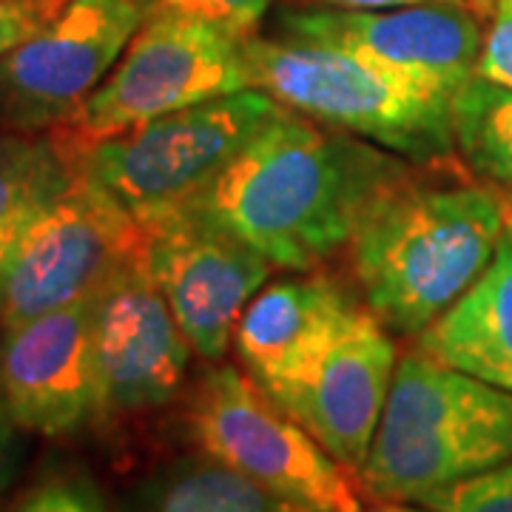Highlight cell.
Masks as SVG:
<instances>
[{
  "mask_svg": "<svg viewBox=\"0 0 512 512\" xmlns=\"http://www.w3.org/2000/svg\"><path fill=\"white\" fill-rule=\"evenodd\" d=\"M245 66L251 89L407 163H436L456 151L453 100L421 92L350 52L291 37L248 35Z\"/></svg>",
  "mask_w": 512,
  "mask_h": 512,
  "instance_id": "277c9868",
  "label": "cell"
},
{
  "mask_svg": "<svg viewBox=\"0 0 512 512\" xmlns=\"http://www.w3.org/2000/svg\"><path fill=\"white\" fill-rule=\"evenodd\" d=\"M185 421L202 453L299 510L365 512L350 470L237 367H217L202 376Z\"/></svg>",
  "mask_w": 512,
  "mask_h": 512,
  "instance_id": "52a82bcc",
  "label": "cell"
},
{
  "mask_svg": "<svg viewBox=\"0 0 512 512\" xmlns=\"http://www.w3.org/2000/svg\"><path fill=\"white\" fill-rule=\"evenodd\" d=\"M362 311L325 276L285 279L256 293L239 319V362L268 396L293 384Z\"/></svg>",
  "mask_w": 512,
  "mask_h": 512,
  "instance_id": "9a60e30c",
  "label": "cell"
},
{
  "mask_svg": "<svg viewBox=\"0 0 512 512\" xmlns=\"http://www.w3.org/2000/svg\"><path fill=\"white\" fill-rule=\"evenodd\" d=\"M120 512H305L208 453L168 461L126 495Z\"/></svg>",
  "mask_w": 512,
  "mask_h": 512,
  "instance_id": "e0dca14e",
  "label": "cell"
},
{
  "mask_svg": "<svg viewBox=\"0 0 512 512\" xmlns=\"http://www.w3.org/2000/svg\"><path fill=\"white\" fill-rule=\"evenodd\" d=\"M271 0H151L154 12H183L194 18L214 20L239 35H251L254 26L268 12Z\"/></svg>",
  "mask_w": 512,
  "mask_h": 512,
  "instance_id": "7402d4cb",
  "label": "cell"
},
{
  "mask_svg": "<svg viewBox=\"0 0 512 512\" xmlns=\"http://www.w3.org/2000/svg\"><path fill=\"white\" fill-rule=\"evenodd\" d=\"M3 6L9 9H18L23 15H29L32 20H37L40 26H46L49 20H55L72 0H0Z\"/></svg>",
  "mask_w": 512,
  "mask_h": 512,
  "instance_id": "4316f807",
  "label": "cell"
},
{
  "mask_svg": "<svg viewBox=\"0 0 512 512\" xmlns=\"http://www.w3.org/2000/svg\"><path fill=\"white\" fill-rule=\"evenodd\" d=\"M365 512H433L427 510V507H421L416 501H379V507H373V510Z\"/></svg>",
  "mask_w": 512,
  "mask_h": 512,
  "instance_id": "83f0119b",
  "label": "cell"
},
{
  "mask_svg": "<svg viewBox=\"0 0 512 512\" xmlns=\"http://www.w3.org/2000/svg\"><path fill=\"white\" fill-rule=\"evenodd\" d=\"M396 365L387 328L370 308H362L336 342L271 399L345 470L359 476L376 439Z\"/></svg>",
  "mask_w": 512,
  "mask_h": 512,
  "instance_id": "5bb4252c",
  "label": "cell"
},
{
  "mask_svg": "<svg viewBox=\"0 0 512 512\" xmlns=\"http://www.w3.org/2000/svg\"><path fill=\"white\" fill-rule=\"evenodd\" d=\"M74 171V154L52 131L0 137V293L23 237Z\"/></svg>",
  "mask_w": 512,
  "mask_h": 512,
  "instance_id": "ac0fdd59",
  "label": "cell"
},
{
  "mask_svg": "<svg viewBox=\"0 0 512 512\" xmlns=\"http://www.w3.org/2000/svg\"><path fill=\"white\" fill-rule=\"evenodd\" d=\"M20 424L12 419L3 390H0V490L15 478L20 467V439H18Z\"/></svg>",
  "mask_w": 512,
  "mask_h": 512,
  "instance_id": "cb8c5ba5",
  "label": "cell"
},
{
  "mask_svg": "<svg viewBox=\"0 0 512 512\" xmlns=\"http://www.w3.org/2000/svg\"><path fill=\"white\" fill-rule=\"evenodd\" d=\"M325 9H399V6H419V3H458L473 9L476 15H490L493 0H311Z\"/></svg>",
  "mask_w": 512,
  "mask_h": 512,
  "instance_id": "d4e9b609",
  "label": "cell"
},
{
  "mask_svg": "<svg viewBox=\"0 0 512 512\" xmlns=\"http://www.w3.org/2000/svg\"><path fill=\"white\" fill-rule=\"evenodd\" d=\"M507 228L493 191L407 174L370 202L348 242L367 308L384 328L419 336L487 271Z\"/></svg>",
  "mask_w": 512,
  "mask_h": 512,
  "instance_id": "7a4b0ae2",
  "label": "cell"
},
{
  "mask_svg": "<svg viewBox=\"0 0 512 512\" xmlns=\"http://www.w3.org/2000/svg\"><path fill=\"white\" fill-rule=\"evenodd\" d=\"M151 12V0H72L29 40L0 55V128L46 134L69 123Z\"/></svg>",
  "mask_w": 512,
  "mask_h": 512,
  "instance_id": "9c48e42d",
  "label": "cell"
},
{
  "mask_svg": "<svg viewBox=\"0 0 512 512\" xmlns=\"http://www.w3.org/2000/svg\"><path fill=\"white\" fill-rule=\"evenodd\" d=\"M282 37L362 57L421 92L453 100L478 74L484 35L478 15L458 3L399 9H296L279 18Z\"/></svg>",
  "mask_w": 512,
  "mask_h": 512,
  "instance_id": "30bf717a",
  "label": "cell"
},
{
  "mask_svg": "<svg viewBox=\"0 0 512 512\" xmlns=\"http://www.w3.org/2000/svg\"><path fill=\"white\" fill-rule=\"evenodd\" d=\"M419 350L512 393V228L487 271L430 328L421 330Z\"/></svg>",
  "mask_w": 512,
  "mask_h": 512,
  "instance_id": "2e32d148",
  "label": "cell"
},
{
  "mask_svg": "<svg viewBox=\"0 0 512 512\" xmlns=\"http://www.w3.org/2000/svg\"><path fill=\"white\" fill-rule=\"evenodd\" d=\"M282 109L262 89L220 94L97 140L74 160L151 228L211 188Z\"/></svg>",
  "mask_w": 512,
  "mask_h": 512,
  "instance_id": "5b68a950",
  "label": "cell"
},
{
  "mask_svg": "<svg viewBox=\"0 0 512 512\" xmlns=\"http://www.w3.org/2000/svg\"><path fill=\"white\" fill-rule=\"evenodd\" d=\"M0 390L20 430L72 436L103 419L94 299L3 330Z\"/></svg>",
  "mask_w": 512,
  "mask_h": 512,
  "instance_id": "7c38bea8",
  "label": "cell"
},
{
  "mask_svg": "<svg viewBox=\"0 0 512 512\" xmlns=\"http://www.w3.org/2000/svg\"><path fill=\"white\" fill-rule=\"evenodd\" d=\"M15 512H109L92 481L77 476L49 478L26 495Z\"/></svg>",
  "mask_w": 512,
  "mask_h": 512,
  "instance_id": "44dd1931",
  "label": "cell"
},
{
  "mask_svg": "<svg viewBox=\"0 0 512 512\" xmlns=\"http://www.w3.org/2000/svg\"><path fill=\"white\" fill-rule=\"evenodd\" d=\"M146 248L143 222L77 165L20 242L0 293V325L15 328L97 299L114 276L146 256Z\"/></svg>",
  "mask_w": 512,
  "mask_h": 512,
  "instance_id": "ba28073f",
  "label": "cell"
},
{
  "mask_svg": "<svg viewBox=\"0 0 512 512\" xmlns=\"http://www.w3.org/2000/svg\"><path fill=\"white\" fill-rule=\"evenodd\" d=\"M510 458L512 393L419 350L396 365L359 481L376 501H419Z\"/></svg>",
  "mask_w": 512,
  "mask_h": 512,
  "instance_id": "3957f363",
  "label": "cell"
},
{
  "mask_svg": "<svg viewBox=\"0 0 512 512\" xmlns=\"http://www.w3.org/2000/svg\"><path fill=\"white\" fill-rule=\"evenodd\" d=\"M37 29H43L37 20L0 3V55L12 52L23 40H29V37L35 35Z\"/></svg>",
  "mask_w": 512,
  "mask_h": 512,
  "instance_id": "484cf974",
  "label": "cell"
},
{
  "mask_svg": "<svg viewBox=\"0 0 512 512\" xmlns=\"http://www.w3.org/2000/svg\"><path fill=\"white\" fill-rule=\"evenodd\" d=\"M478 77L512 89V0H493L490 29L478 60Z\"/></svg>",
  "mask_w": 512,
  "mask_h": 512,
  "instance_id": "603a6c76",
  "label": "cell"
},
{
  "mask_svg": "<svg viewBox=\"0 0 512 512\" xmlns=\"http://www.w3.org/2000/svg\"><path fill=\"white\" fill-rule=\"evenodd\" d=\"M148 231L146 265L197 356L217 362L274 265L234 231L180 211Z\"/></svg>",
  "mask_w": 512,
  "mask_h": 512,
  "instance_id": "8fae6325",
  "label": "cell"
},
{
  "mask_svg": "<svg viewBox=\"0 0 512 512\" xmlns=\"http://www.w3.org/2000/svg\"><path fill=\"white\" fill-rule=\"evenodd\" d=\"M453 137L473 171L512 188L510 86H498L476 74L453 97Z\"/></svg>",
  "mask_w": 512,
  "mask_h": 512,
  "instance_id": "d6986e66",
  "label": "cell"
},
{
  "mask_svg": "<svg viewBox=\"0 0 512 512\" xmlns=\"http://www.w3.org/2000/svg\"><path fill=\"white\" fill-rule=\"evenodd\" d=\"M407 174L402 157L282 109L180 211L225 225L274 268L311 271L348 245L370 202Z\"/></svg>",
  "mask_w": 512,
  "mask_h": 512,
  "instance_id": "6da1fadb",
  "label": "cell"
},
{
  "mask_svg": "<svg viewBox=\"0 0 512 512\" xmlns=\"http://www.w3.org/2000/svg\"><path fill=\"white\" fill-rule=\"evenodd\" d=\"M416 504L433 512H512V458L487 473L421 495Z\"/></svg>",
  "mask_w": 512,
  "mask_h": 512,
  "instance_id": "ffe728a7",
  "label": "cell"
},
{
  "mask_svg": "<svg viewBox=\"0 0 512 512\" xmlns=\"http://www.w3.org/2000/svg\"><path fill=\"white\" fill-rule=\"evenodd\" d=\"M245 37L214 20L151 12L109 77L52 134L74 154L171 111L251 89Z\"/></svg>",
  "mask_w": 512,
  "mask_h": 512,
  "instance_id": "8992f818",
  "label": "cell"
},
{
  "mask_svg": "<svg viewBox=\"0 0 512 512\" xmlns=\"http://www.w3.org/2000/svg\"><path fill=\"white\" fill-rule=\"evenodd\" d=\"M94 348L103 416L148 413L174 402L183 390L194 348L148 274L146 256L94 299Z\"/></svg>",
  "mask_w": 512,
  "mask_h": 512,
  "instance_id": "4fadbf2b",
  "label": "cell"
}]
</instances>
